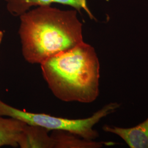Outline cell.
Wrapping results in <instances>:
<instances>
[{
  "label": "cell",
  "instance_id": "6da1fadb",
  "mask_svg": "<svg viewBox=\"0 0 148 148\" xmlns=\"http://www.w3.org/2000/svg\"><path fill=\"white\" fill-rule=\"evenodd\" d=\"M19 18L22 54L29 63L40 64L84 42L83 25L75 9L40 5Z\"/></svg>",
  "mask_w": 148,
  "mask_h": 148
},
{
  "label": "cell",
  "instance_id": "7a4b0ae2",
  "mask_svg": "<svg viewBox=\"0 0 148 148\" xmlns=\"http://www.w3.org/2000/svg\"><path fill=\"white\" fill-rule=\"evenodd\" d=\"M40 65L49 88L59 100L90 103L99 96L100 63L89 44L84 41Z\"/></svg>",
  "mask_w": 148,
  "mask_h": 148
},
{
  "label": "cell",
  "instance_id": "3957f363",
  "mask_svg": "<svg viewBox=\"0 0 148 148\" xmlns=\"http://www.w3.org/2000/svg\"><path fill=\"white\" fill-rule=\"evenodd\" d=\"M120 106L119 103L111 102L89 117L69 119L43 113L23 111L8 105L0 99V115L20 120L27 125L43 127L49 131L67 132L85 139L95 140L99 137V133L94 129L95 126L103 118L116 111Z\"/></svg>",
  "mask_w": 148,
  "mask_h": 148
},
{
  "label": "cell",
  "instance_id": "277c9868",
  "mask_svg": "<svg viewBox=\"0 0 148 148\" xmlns=\"http://www.w3.org/2000/svg\"><path fill=\"white\" fill-rule=\"evenodd\" d=\"M7 10L12 16H19L30 10L32 7L40 5H51L57 3L63 5H69L81 13L85 11L90 19L95 20V17L90 11L87 0H3Z\"/></svg>",
  "mask_w": 148,
  "mask_h": 148
},
{
  "label": "cell",
  "instance_id": "5b68a950",
  "mask_svg": "<svg viewBox=\"0 0 148 148\" xmlns=\"http://www.w3.org/2000/svg\"><path fill=\"white\" fill-rule=\"evenodd\" d=\"M103 130L116 134L131 148H148V118L134 127L123 128L105 125Z\"/></svg>",
  "mask_w": 148,
  "mask_h": 148
},
{
  "label": "cell",
  "instance_id": "8992f818",
  "mask_svg": "<svg viewBox=\"0 0 148 148\" xmlns=\"http://www.w3.org/2000/svg\"><path fill=\"white\" fill-rule=\"evenodd\" d=\"M47 129L27 124L21 132L18 145L21 148H55V142Z\"/></svg>",
  "mask_w": 148,
  "mask_h": 148
},
{
  "label": "cell",
  "instance_id": "52a82bcc",
  "mask_svg": "<svg viewBox=\"0 0 148 148\" xmlns=\"http://www.w3.org/2000/svg\"><path fill=\"white\" fill-rule=\"evenodd\" d=\"M55 142V148H100L104 145H112L116 143L111 142H95L85 139L74 134L53 131L51 134Z\"/></svg>",
  "mask_w": 148,
  "mask_h": 148
},
{
  "label": "cell",
  "instance_id": "ba28073f",
  "mask_svg": "<svg viewBox=\"0 0 148 148\" xmlns=\"http://www.w3.org/2000/svg\"><path fill=\"white\" fill-rule=\"evenodd\" d=\"M26 125L20 120L0 115V147H18L20 135Z\"/></svg>",
  "mask_w": 148,
  "mask_h": 148
},
{
  "label": "cell",
  "instance_id": "9c48e42d",
  "mask_svg": "<svg viewBox=\"0 0 148 148\" xmlns=\"http://www.w3.org/2000/svg\"><path fill=\"white\" fill-rule=\"evenodd\" d=\"M4 36V33L3 31H0V45L2 41V40H3V37Z\"/></svg>",
  "mask_w": 148,
  "mask_h": 148
}]
</instances>
